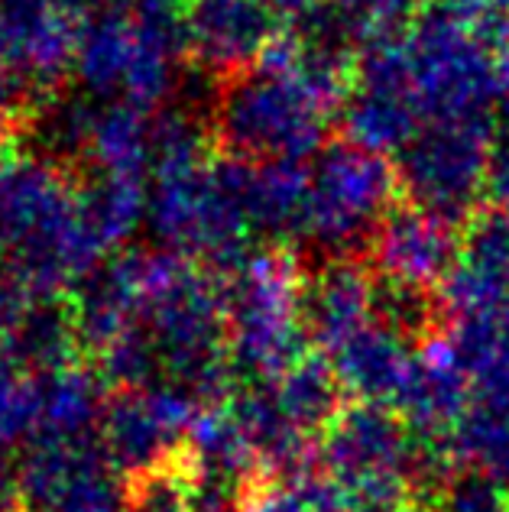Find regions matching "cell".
Returning <instances> with one entry per match:
<instances>
[{
  "instance_id": "cell-1",
  "label": "cell",
  "mask_w": 509,
  "mask_h": 512,
  "mask_svg": "<svg viewBox=\"0 0 509 512\" xmlns=\"http://www.w3.org/2000/svg\"><path fill=\"white\" fill-rule=\"evenodd\" d=\"M0 256L36 299L72 292L104 260L69 166L39 150H0Z\"/></svg>"
},
{
  "instance_id": "cell-2",
  "label": "cell",
  "mask_w": 509,
  "mask_h": 512,
  "mask_svg": "<svg viewBox=\"0 0 509 512\" xmlns=\"http://www.w3.org/2000/svg\"><path fill=\"white\" fill-rule=\"evenodd\" d=\"M224 279L227 360L237 386L273 383L302 357L312 354L302 292L299 256L286 247H253Z\"/></svg>"
},
{
  "instance_id": "cell-3",
  "label": "cell",
  "mask_w": 509,
  "mask_h": 512,
  "mask_svg": "<svg viewBox=\"0 0 509 512\" xmlns=\"http://www.w3.org/2000/svg\"><path fill=\"white\" fill-rule=\"evenodd\" d=\"M396 188L393 159L370 153L351 140L328 143L308 163L299 237L325 253V260H364L373 234L396 208Z\"/></svg>"
},
{
  "instance_id": "cell-4",
  "label": "cell",
  "mask_w": 509,
  "mask_h": 512,
  "mask_svg": "<svg viewBox=\"0 0 509 512\" xmlns=\"http://www.w3.org/2000/svg\"><path fill=\"white\" fill-rule=\"evenodd\" d=\"M422 104L412 82L403 33L377 30L357 49L351 88L341 104L344 140L390 159L422 130Z\"/></svg>"
},
{
  "instance_id": "cell-5",
  "label": "cell",
  "mask_w": 509,
  "mask_h": 512,
  "mask_svg": "<svg viewBox=\"0 0 509 512\" xmlns=\"http://www.w3.org/2000/svg\"><path fill=\"white\" fill-rule=\"evenodd\" d=\"M10 467L20 512H127V483L107 461L98 435H36Z\"/></svg>"
},
{
  "instance_id": "cell-6",
  "label": "cell",
  "mask_w": 509,
  "mask_h": 512,
  "mask_svg": "<svg viewBox=\"0 0 509 512\" xmlns=\"http://www.w3.org/2000/svg\"><path fill=\"white\" fill-rule=\"evenodd\" d=\"M205 409L176 389H120L107 399L98 441L124 483L176 467Z\"/></svg>"
},
{
  "instance_id": "cell-7",
  "label": "cell",
  "mask_w": 509,
  "mask_h": 512,
  "mask_svg": "<svg viewBox=\"0 0 509 512\" xmlns=\"http://www.w3.org/2000/svg\"><path fill=\"white\" fill-rule=\"evenodd\" d=\"M283 17L266 0H189L185 56L221 82L253 69L283 36Z\"/></svg>"
},
{
  "instance_id": "cell-8",
  "label": "cell",
  "mask_w": 509,
  "mask_h": 512,
  "mask_svg": "<svg viewBox=\"0 0 509 512\" xmlns=\"http://www.w3.org/2000/svg\"><path fill=\"white\" fill-rule=\"evenodd\" d=\"M471 179V143L461 137L454 120L422 127L396 153V182L419 211L441 218L464 201Z\"/></svg>"
},
{
  "instance_id": "cell-9",
  "label": "cell",
  "mask_w": 509,
  "mask_h": 512,
  "mask_svg": "<svg viewBox=\"0 0 509 512\" xmlns=\"http://www.w3.org/2000/svg\"><path fill=\"white\" fill-rule=\"evenodd\" d=\"M302 318L318 354H334L351 334L373 321V273L360 256L325 260L305 273Z\"/></svg>"
},
{
  "instance_id": "cell-10",
  "label": "cell",
  "mask_w": 509,
  "mask_h": 512,
  "mask_svg": "<svg viewBox=\"0 0 509 512\" xmlns=\"http://www.w3.org/2000/svg\"><path fill=\"white\" fill-rule=\"evenodd\" d=\"M451 240L445 221L419 208H393L373 234L367 266L377 279L409 289H428L448 269Z\"/></svg>"
},
{
  "instance_id": "cell-11",
  "label": "cell",
  "mask_w": 509,
  "mask_h": 512,
  "mask_svg": "<svg viewBox=\"0 0 509 512\" xmlns=\"http://www.w3.org/2000/svg\"><path fill=\"white\" fill-rule=\"evenodd\" d=\"M328 360L334 373H338L347 399L393 409L396 396L406 386L415 354L403 334L373 318L357 334H351L334 354H328Z\"/></svg>"
},
{
  "instance_id": "cell-12",
  "label": "cell",
  "mask_w": 509,
  "mask_h": 512,
  "mask_svg": "<svg viewBox=\"0 0 509 512\" xmlns=\"http://www.w3.org/2000/svg\"><path fill=\"white\" fill-rule=\"evenodd\" d=\"M140 49V30L130 4L111 0L82 23L72 75L82 94L95 101H120Z\"/></svg>"
},
{
  "instance_id": "cell-13",
  "label": "cell",
  "mask_w": 509,
  "mask_h": 512,
  "mask_svg": "<svg viewBox=\"0 0 509 512\" xmlns=\"http://www.w3.org/2000/svg\"><path fill=\"white\" fill-rule=\"evenodd\" d=\"M36 393H39L36 435H49V438L98 435L107 399H111L101 370L85 367V363H72L65 370L36 376Z\"/></svg>"
},
{
  "instance_id": "cell-14",
  "label": "cell",
  "mask_w": 509,
  "mask_h": 512,
  "mask_svg": "<svg viewBox=\"0 0 509 512\" xmlns=\"http://www.w3.org/2000/svg\"><path fill=\"white\" fill-rule=\"evenodd\" d=\"M4 344L20 360V367H26L33 376H46L78 363V354L85 347L78 338L69 295L33 299L17 325L10 328Z\"/></svg>"
},
{
  "instance_id": "cell-15",
  "label": "cell",
  "mask_w": 509,
  "mask_h": 512,
  "mask_svg": "<svg viewBox=\"0 0 509 512\" xmlns=\"http://www.w3.org/2000/svg\"><path fill=\"white\" fill-rule=\"evenodd\" d=\"M78 198L88 231L95 234L98 247L111 256L124 250L133 231L146 221L150 205V179L146 175H120V172H85L78 179Z\"/></svg>"
},
{
  "instance_id": "cell-16",
  "label": "cell",
  "mask_w": 509,
  "mask_h": 512,
  "mask_svg": "<svg viewBox=\"0 0 509 512\" xmlns=\"http://www.w3.org/2000/svg\"><path fill=\"white\" fill-rule=\"evenodd\" d=\"M270 389L286 419L312 441L325 435V428L347 406V393L325 354L302 357L296 367H289L279 380H273Z\"/></svg>"
},
{
  "instance_id": "cell-17",
  "label": "cell",
  "mask_w": 509,
  "mask_h": 512,
  "mask_svg": "<svg viewBox=\"0 0 509 512\" xmlns=\"http://www.w3.org/2000/svg\"><path fill=\"white\" fill-rule=\"evenodd\" d=\"M454 406H458V380H454L451 357L438 354V350L415 354L403 393L393 402L399 419L409 428L428 431L441 419H448V412Z\"/></svg>"
},
{
  "instance_id": "cell-18",
  "label": "cell",
  "mask_w": 509,
  "mask_h": 512,
  "mask_svg": "<svg viewBox=\"0 0 509 512\" xmlns=\"http://www.w3.org/2000/svg\"><path fill=\"white\" fill-rule=\"evenodd\" d=\"M39 428L36 376L0 341V457L23 451Z\"/></svg>"
},
{
  "instance_id": "cell-19",
  "label": "cell",
  "mask_w": 509,
  "mask_h": 512,
  "mask_svg": "<svg viewBox=\"0 0 509 512\" xmlns=\"http://www.w3.org/2000/svg\"><path fill=\"white\" fill-rule=\"evenodd\" d=\"M127 512H189V470L182 464L127 483Z\"/></svg>"
},
{
  "instance_id": "cell-20",
  "label": "cell",
  "mask_w": 509,
  "mask_h": 512,
  "mask_svg": "<svg viewBox=\"0 0 509 512\" xmlns=\"http://www.w3.org/2000/svg\"><path fill=\"white\" fill-rule=\"evenodd\" d=\"M244 512H312V506L305 503L302 490L292 480L263 477L257 487L247 493Z\"/></svg>"
},
{
  "instance_id": "cell-21",
  "label": "cell",
  "mask_w": 509,
  "mask_h": 512,
  "mask_svg": "<svg viewBox=\"0 0 509 512\" xmlns=\"http://www.w3.org/2000/svg\"><path fill=\"white\" fill-rule=\"evenodd\" d=\"M279 17L289 20V23H296V20H305V17H312V13H321V10H347V13H354V4L357 0H266Z\"/></svg>"
},
{
  "instance_id": "cell-22",
  "label": "cell",
  "mask_w": 509,
  "mask_h": 512,
  "mask_svg": "<svg viewBox=\"0 0 509 512\" xmlns=\"http://www.w3.org/2000/svg\"><path fill=\"white\" fill-rule=\"evenodd\" d=\"M4 461V457H0ZM0 512H20L17 493H13V467L0 464Z\"/></svg>"
},
{
  "instance_id": "cell-23",
  "label": "cell",
  "mask_w": 509,
  "mask_h": 512,
  "mask_svg": "<svg viewBox=\"0 0 509 512\" xmlns=\"http://www.w3.org/2000/svg\"><path fill=\"white\" fill-rule=\"evenodd\" d=\"M4 137H7V127L0 124V150H4V146H7V143H4Z\"/></svg>"
},
{
  "instance_id": "cell-24",
  "label": "cell",
  "mask_w": 509,
  "mask_h": 512,
  "mask_svg": "<svg viewBox=\"0 0 509 512\" xmlns=\"http://www.w3.org/2000/svg\"><path fill=\"white\" fill-rule=\"evenodd\" d=\"M354 512H390V509H354Z\"/></svg>"
}]
</instances>
